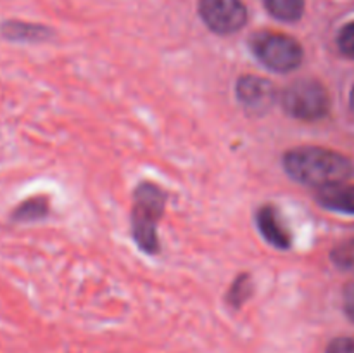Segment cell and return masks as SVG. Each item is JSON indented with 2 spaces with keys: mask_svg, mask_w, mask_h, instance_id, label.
<instances>
[{
  "mask_svg": "<svg viewBox=\"0 0 354 353\" xmlns=\"http://www.w3.org/2000/svg\"><path fill=\"white\" fill-rule=\"evenodd\" d=\"M283 170L303 185L324 187L344 183L354 175V165L348 156L325 147H296L283 154Z\"/></svg>",
  "mask_w": 354,
  "mask_h": 353,
  "instance_id": "6da1fadb",
  "label": "cell"
},
{
  "mask_svg": "<svg viewBox=\"0 0 354 353\" xmlns=\"http://www.w3.org/2000/svg\"><path fill=\"white\" fill-rule=\"evenodd\" d=\"M166 206V194L152 182H142L133 192L131 232L138 248L147 255L159 251L158 221Z\"/></svg>",
  "mask_w": 354,
  "mask_h": 353,
  "instance_id": "7a4b0ae2",
  "label": "cell"
},
{
  "mask_svg": "<svg viewBox=\"0 0 354 353\" xmlns=\"http://www.w3.org/2000/svg\"><path fill=\"white\" fill-rule=\"evenodd\" d=\"M251 51L263 66L275 73H289L301 66L304 59L303 45L289 35L261 31L251 40Z\"/></svg>",
  "mask_w": 354,
  "mask_h": 353,
  "instance_id": "3957f363",
  "label": "cell"
},
{
  "mask_svg": "<svg viewBox=\"0 0 354 353\" xmlns=\"http://www.w3.org/2000/svg\"><path fill=\"white\" fill-rule=\"evenodd\" d=\"M282 107L294 120L318 121L330 111V96L318 80H297L283 90Z\"/></svg>",
  "mask_w": 354,
  "mask_h": 353,
  "instance_id": "277c9868",
  "label": "cell"
},
{
  "mask_svg": "<svg viewBox=\"0 0 354 353\" xmlns=\"http://www.w3.org/2000/svg\"><path fill=\"white\" fill-rule=\"evenodd\" d=\"M199 14L213 33L232 35L242 30L248 9L242 0H199Z\"/></svg>",
  "mask_w": 354,
  "mask_h": 353,
  "instance_id": "5b68a950",
  "label": "cell"
},
{
  "mask_svg": "<svg viewBox=\"0 0 354 353\" xmlns=\"http://www.w3.org/2000/svg\"><path fill=\"white\" fill-rule=\"evenodd\" d=\"M237 100L249 114H265L275 102V89L272 83L256 75L241 76L235 83Z\"/></svg>",
  "mask_w": 354,
  "mask_h": 353,
  "instance_id": "8992f818",
  "label": "cell"
},
{
  "mask_svg": "<svg viewBox=\"0 0 354 353\" xmlns=\"http://www.w3.org/2000/svg\"><path fill=\"white\" fill-rule=\"evenodd\" d=\"M256 224H258L259 234L265 237L266 242L279 249H289L292 244L289 228L283 224L282 217L279 215L277 208L265 204L258 210L256 215Z\"/></svg>",
  "mask_w": 354,
  "mask_h": 353,
  "instance_id": "52a82bcc",
  "label": "cell"
},
{
  "mask_svg": "<svg viewBox=\"0 0 354 353\" xmlns=\"http://www.w3.org/2000/svg\"><path fill=\"white\" fill-rule=\"evenodd\" d=\"M317 201L322 208L334 213L354 215V185L337 183L318 190Z\"/></svg>",
  "mask_w": 354,
  "mask_h": 353,
  "instance_id": "ba28073f",
  "label": "cell"
},
{
  "mask_svg": "<svg viewBox=\"0 0 354 353\" xmlns=\"http://www.w3.org/2000/svg\"><path fill=\"white\" fill-rule=\"evenodd\" d=\"M0 33L3 38L10 42H28V44H37V42L47 40L52 35L48 28L41 24L24 23V21H6L2 23Z\"/></svg>",
  "mask_w": 354,
  "mask_h": 353,
  "instance_id": "9c48e42d",
  "label": "cell"
},
{
  "mask_svg": "<svg viewBox=\"0 0 354 353\" xmlns=\"http://www.w3.org/2000/svg\"><path fill=\"white\" fill-rule=\"evenodd\" d=\"M48 215V201L44 196L28 197L26 201L17 204L14 211L10 213L12 221H19V224H28V221L44 220Z\"/></svg>",
  "mask_w": 354,
  "mask_h": 353,
  "instance_id": "30bf717a",
  "label": "cell"
},
{
  "mask_svg": "<svg viewBox=\"0 0 354 353\" xmlns=\"http://www.w3.org/2000/svg\"><path fill=\"white\" fill-rule=\"evenodd\" d=\"M263 3L275 19L286 23L299 21L304 14V0H263Z\"/></svg>",
  "mask_w": 354,
  "mask_h": 353,
  "instance_id": "8fae6325",
  "label": "cell"
},
{
  "mask_svg": "<svg viewBox=\"0 0 354 353\" xmlns=\"http://www.w3.org/2000/svg\"><path fill=\"white\" fill-rule=\"evenodd\" d=\"M251 293H252L251 277H249L248 273H242V275H239L237 279L234 280L230 291H228V296H227L228 303H230L234 308L242 307V305L249 300Z\"/></svg>",
  "mask_w": 354,
  "mask_h": 353,
  "instance_id": "7c38bea8",
  "label": "cell"
},
{
  "mask_svg": "<svg viewBox=\"0 0 354 353\" xmlns=\"http://www.w3.org/2000/svg\"><path fill=\"white\" fill-rule=\"evenodd\" d=\"M337 47L346 57L354 59V21L341 28L337 35Z\"/></svg>",
  "mask_w": 354,
  "mask_h": 353,
  "instance_id": "4fadbf2b",
  "label": "cell"
},
{
  "mask_svg": "<svg viewBox=\"0 0 354 353\" xmlns=\"http://www.w3.org/2000/svg\"><path fill=\"white\" fill-rule=\"evenodd\" d=\"M327 353H354V338L342 336L328 343Z\"/></svg>",
  "mask_w": 354,
  "mask_h": 353,
  "instance_id": "5bb4252c",
  "label": "cell"
},
{
  "mask_svg": "<svg viewBox=\"0 0 354 353\" xmlns=\"http://www.w3.org/2000/svg\"><path fill=\"white\" fill-rule=\"evenodd\" d=\"M344 311L351 320H354V282L349 284L344 291Z\"/></svg>",
  "mask_w": 354,
  "mask_h": 353,
  "instance_id": "9a60e30c",
  "label": "cell"
},
{
  "mask_svg": "<svg viewBox=\"0 0 354 353\" xmlns=\"http://www.w3.org/2000/svg\"><path fill=\"white\" fill-rule=\"evenodd\" d=\"M349 106H351V111L354 113V85L351 89V96H349Z\"/></svg>",
  "mask_w": 354,
  "mask_h": 353,
  "instance_id": "2e32d148",
  "label": "cell"
}]
</instances>
